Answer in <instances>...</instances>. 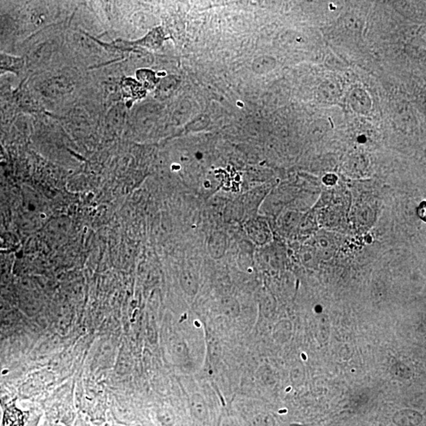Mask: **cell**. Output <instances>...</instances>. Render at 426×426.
<instances>
[{
	"mask_svg": "<svg viewBox=\"0 0 426 426\" xmlns=\"http://www.w3.org/2000/svg\"><path fill=\"white\" fill-rule=\"evenodd\" d=\"M23 424V415L17 409L8 411L4 417V426H22Z\"/></svg>",
	"mask_w": 426,
	"mask_h": 426,
	"instance_id": "cell-1",
	"label": "cell"
},
{
	"mask_svg": "<svg viewBox=\"0 0 426 426\" xmlns=\"http://www.w3.org/2000/svg\"><path fill=\"white\" fill-rule=\"evenodd\" d=\"M418 216L421 220L425 221L426 219V204L425 201H423L420 204L418 208Z\"/></svg>",
	"mask_w": 426,
	"mask_h": 426,
	"instance_id": "cell-2",
	"label": "cell"
},
{
	"mask_svg": "<svg viewBox=\"0 0 426 426\" xmlns=\"http://www.w3.org/2000/svg\"><path fill=\"white\" fill-rule=\"evenodd\" d=\"M332 178V175H328V176H325L324 178V182H325L326 185H330V186H332L334 184H335V182H332V180L335 181L336 182L337 178L335 177L333 179H331Z\"/></svg>",
	"mask_w": 426,
	"mask_h": 426,
	"instance_id": "cell-3",
	"label": "cell"
}]
</instances>
